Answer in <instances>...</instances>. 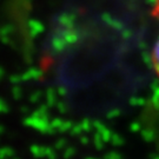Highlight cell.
I'll list each match as a JSON object with an SVG mask.
<instances>
[{"instance_id":"7a4b0ae2","label":"cell","mask_w":159,"mask_h":159,"mask_svg":"<svg viewBox=\"0 0 159 159\" xmlns=\"http://www.w3.org/2000/svg\"><path fill=\"white\" fill-rule=\"evenodd\" d=\"M152 16L159 21V0H153L152 2Z\"/></svg>"},{"instance_id":"6da1fadb","label":"cell","mask_w":159,"mask_h":159,"mask_svg":"<svg viewBox=\"0 0 159 159\" xmlns=\"http://www.w3.org/2000/svg\"><path fill=\"white\" fill-rule=\"evenodd\" d=\"M151 64H152L154 73L159 79V38L154 43L152 51H151Z\"/></svg>"}]
</instances>
